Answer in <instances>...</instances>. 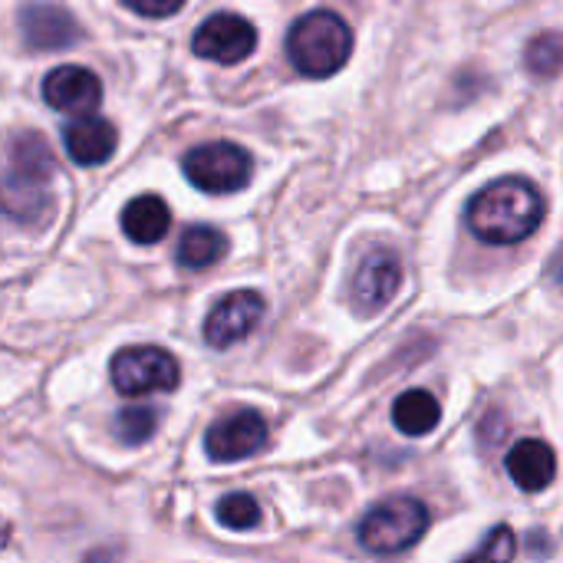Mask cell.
I'll use <instances>...</instances> for the list:
<instances>
[{"mask_svg":"<svg viewBox=\"0 0 563 563\" xmlns=\"http://www.w3.org/2000/svg\"><path fill=\"white\" fill-rule=\"evenodd\" d=\"M56 155L40 132H13L0 148V211L20 224L53 214Z\"/></svg>","mask_w":563,"mask_h":563,"instance_id":"6da1fadb","label":"cell"},{"mask_svg":"<svg viewBox=\"0 0 563 563\" xmlns=\"http://www.w3.org/2000/svg\"><path fill=\"white\" fill-rule=\"evenodd\" d=\"M544 221V198L528 178H498L468 205V228L485 244H518Z\"/></svg>","mask_w":563,"mask_h":563,"instance_id":"7a4b0ae2","label":"cell"},{"mask_svg":"<svg viewBox=\"0 0 563 563\" xmlns=\"http://www.w3.org/2000/svg\"><path fill=\"white\" fill-rule=\"evenodd\" d=\"M350 53H353V30L333 10H310L290 26L287 56L310 79H327L340 73Z\"/></svg>","mask_w":563,"mask_h":563,"instance_id":"3957f363","label":"cell"},{"mask_svg":"<svg viewBox=\"0 0 563 563\" xmlns=\"http://www.w3.org/2000/svg\"><path fill=\"white\" fill-rule=\"evenodd\" d=\"M429 531V511L422 501L396 495L379 501L360 525V544L373 554H402Z\"/></svg>","mask_w":563,"mask_h":563,"instance_id":"277c9868","label":"cell"},{"mask_svg":"<svg viewBox=\"0 0 563 563\" xmlns=\"http://www.w3.org/2000/svg\"><path fill=\"white\" fill-rule=\"evenodd\" d=\"M185 178L208 195H231L251 181V155L231 142H205L181 162Z\"/></svg>","mask_w":563,"mask_h":563,"instance_id":"5b68a950","label":"cell"},{"mask_svg":"<svg viewBox=\"0 0 563 563\" xmlns=\"http://www.w3.org/2000/svg\"><path fill=\"white\" fill-rule=\"evenodd\" d=\"M112 386L122 396H148V393H168L178 386V360L158 346H129L115 353L109 366Z\"/></svg>","mask_w":563,"mask_h":563,"instance_id":"8992f818","label":"cell"},{"mask_svg":"<svg viewBox=\"0 0 563 563\" xmlns=\"http://www.w3.org/2000/svg\"><path fill=\"white\" fill-rule=\"evenodd\" d=\"M257 46V30L251 20L238 16V13H214L208 16L191 40L195 56L221 63V66H234L241 59H247Z\"/></svg>","mask_w":563,"mask_h":563,"instance_id":"52a82bcc","label":"cell"},{"mask_svg":"<svg viewBox=\"0 0 563 563\" xmlns=\"http://www.w3.org/2000/svg\"><path fill=\"white\" fill-rule=\"evenodd\" d=\"M264 445H267V422L254 409H241L218 419L205 435V452L214 462H241L257 455Z\"/></svg>","mask_w":563,"mask_h":563,"instance_id":"ba28073f","label":"cell"},{"mask_svg":"<svg viewBox=\"0 0 563 563\" xmlns=\"http://www.w3.org/2000/svg\"><path fill=\"white\" fill-rule=\"evenodd\" d=\"M264 317V300L254 290H234L221 297V303L208 313L205 323V340L214 350H228L238 340H244Z\"/></svg>","mask_w":563,"mask_h":563,"instance_id":"9c48e42d","label":"cell"},{"mask_svg":"<svg viewBox=\"0 0 563 563\" xmlns=\"http://www.w3.org/2000/svg\"><path fill=\"white\" fill-rule=\"evenodd\" d=\"M402 284V264L393 251H373L353 277V307L363 317L379 313Z\"/></svg>","mask_w":563,"mask_h":563,"instance_id":"30bf717a","label":"cell"},{"mask_svg":"<svg viewBox=\"0 0 563 563\" xmlns=\"http://www.w3.org/2000/svg\"><path fill=\"white\" fill-rule=\"evenodd\" d=\"M43 99L66 115H89L102 102V82L86 66H56L43 79Z\"/></svg>","mask_w":563,"mask_h":563,"instance_id":"8fae6325","label":"cell"},{"mask_svg":"<svg viewBox=\"0 0 563 563\" xmlns=\"http://www.w3.org/2000/svg\"><path fill=\"white\" fill-rule=\"evenodd\" d=\"M20 30H23V43L43 53L73 46L82 36V26L76 23V16L56 3H26L20 13Z\"/></svg>","mask_w":563,"mask_h":563,"instance_id":"7c38bea8","label":"cell"},{"mask_svg":"<svg viewBox=\"0 0 563 563\" xmlns=\"http://www.w3.org/2000/svg\"><path fill=\"white\" fill-rule=\"evenodd\" d=\"M66 152L73 162L79 165H102L112 158L115 152V129L112 122L99 119V115H73V122L63 132Z\"/></svg>","mask_w":563,"mask_h":563,"instance_id":"4fadbf2b","label":"cell"},{"mask_svg":"<svg viewBox=\"0 0 563 563\" xmlns=\"http://www.w3.org/2000/svg\"><path fill=\"white\" fill-rule=\"evenodd\" d=\"M505 468L521 492H544L558 475V459H554V449L548 442L525 439L508 452Z\"/></svg>","mask_w":563,"mask_h":563,"instance_id":"5bb4252c","label":"cell"},{"mask_svg":"<svg viewBox=\"0 0 563 563\" xmlns=\"http://www.w3.org/2000/svg\"><path fill=\"white\" fill-rule=\"evenodd\" d=\"M168 228H172V211L158 195H142L129 201L122 211V231L135 244H155L168 234Z\"/></svg>","mask_w":563,"mask_h":563,"instance_id":"9a60e30c","label":"cell"},{"mask_svg":"<svg viewBox=\"0 0 563 563\" xmlns=\"http://www.w3.org/2000/svg\"><path fill=\"white\" fill-rule=\"evenodd\" d=\"M393 422L399 432L412 435V439H422L429 435L439 422H442V406L432 393L426 389H409L396 399L393 406Z\"/></svg>","mask_w":563,"mask_h":563,"instance_id":"2e32d148","label":"cell"},{"mask_svg":"<svg viewBox=\"0 0 563 563\" xmlns=\"http://www.w3.org/2000/svg\"><path fill=\"white\" fill-rule=\"evenodd\" d=\"M221 254H224V238H221V231H214L208 224L188 228L178 241V264L188 271L211 267Z\"/></svg>","mask_w":563,"mask_h":563,"instance_id":"e0dca14e","label":"cell"},{"mask_svg":"<svg viewBox=\"0 0 563 563\" xmlns=\"http://www.w3.org/2000/svg\"><path fill=\"white\" fill-rule=\"evenodd\" d=\"M158 432V412L152 406H129L115 416V435L125 445H142Z\"/></svg>","mask_w":563,"mask_h":563,"instance_id":"ac0fdd59","label":"cell"},{"mask_svg":"<svg viewBox=\"0 0 563 563\" xmlns=\"http://www.w3.org/2000/svg\"><path fill=\"white\" fill-rule=\"evenodd\" d=\"M218 521L228 531H251L261 525V505L251 495H228L218 501Z\"/></svg>","mask_w":563,"mask_h":563,"instance_id":"d6986e66","label":"cell"},{"mask_svg":"<svg viewBox=\"0 0 563 563\" xmlns=\"http://www.w3.org/2000/svg\"><path fill=\"white\" fill-rule=\"evenodd\" d=\"M561 56H563V43L558 30H548L541 36H534L528 43V69L538 73V76H554L561 69Z\"/></svg>","mask_w":563,"mask_h":563,"instance_id":"ffe728a7","label":"cell"},{"mask_svg":"<svg viewBox=\"0 0 563 563\" xmlns=\"http://www.w3.org/2000/svg\"><path fill=\"white\" fill-rule=\"evenodd\" d=\"M472 558H485V561H511L515 558V534L511 528H495L492 538L472 554Z\"/></svg>","mask_w":563,"mask_h":563,"instance_id":"44dd1931","label":"cell"},{"mask_svg":"<svg viewBox=\"0 0 563 563\" xmlns=\"http://www.w3.org/2000/svg\"><path fill=\"white\" fill-rule=\"evenodd\" d=\"M122 3L142 16H172L175 10H181L185 0H122Z\"/></svg>","mask_w":563,"mask_h":563,"instance_id":"7402d4cb","label":"cell"}]
</instances>
